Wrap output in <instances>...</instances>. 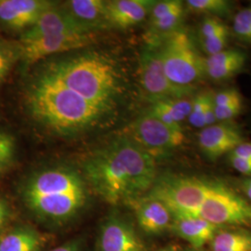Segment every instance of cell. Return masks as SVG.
I'll return each mask as SVG.
<instances>
[{
  "label": "cell",
  "mask_w": 251,
  "mask_h": 251,
  "mask_svg": "<svg viewBox=\"0 0 251 251\" xmlns=\"http://www.w3.org/2000/svg\"><path fill=\"white\" fill-rule=\"evenodd\" d=\"M84 178L106 203L131 204L150 191L156 179L152 153L127 136L118 138L90 155Z\"/></svg>",
  "instance_id": "6da1fadb"
},
{
  "label": "cell",
  "mask_w": 251,
  "mask_h": 251,
  "mask_svg": "<svg viewBox=\"0 0 251 251\" xmlns=\"http://www.w3.org/2000/svg\"><path fill=\"white\" fill-rule=\"evenodd\" d=\"M20 196L25 206L39 220L64 224L87 205V181L69 166L48 167L34 171L22 182Z\"/></svg>",
  "instance_id": "7a4b0ae2"
},
{
  "label": "cell",
  "mask_w": 251,
  "mask_h": 251,
  "mask_svg": "<svg viewBox=\"0 0 251 251\" xmlns=\"http://www.w3.org/2000/svg\"><path fill=\"white\" fill-rule=\"evenodd\" d=\"M25 100L35 120L61 134L93 127L109 111L69 90L47 69L30 82Z\"/></svg>",
  "instance_id": "3957f363"
},
{
  "label": "cell",
  "mask_w": 251,
  "mask_h": 251,
  "mask_svg": "<svg viewBox=\"0 0 251 251\" xmlns=\"http://www.w3.org/2000/svg\"><path fill=\"white\" fill-rule=\"evenodd\" d=\"M69 90L91 103L110 110L118 95L120 77L116 66L100 54H79L48 66Z\"/></svg>",
  "instance_id": "277c9868"
},
{
  "label": "cell",
  "mask_w": 251,
  "mask_h": 251,
  "mask_svg": "<svg viewBox=\"0 0 251 251\" xmlns=\"http://www.w3.org/2000/svg\"><path fill=\"white\" fill-rule=\"evenodd\" d=\"M211 182V179L194 176L165 175L155 179L146 197L160 201L172 217H199V208Z\"/></svg>",
  "instance_id": "5b68a950"
},
{
  "label": "cell",
  "mask_w": 251,
  "mask_h": 251,
  "mask_svg": "<svg viewBox=\"0 0 251 251\" xmlns=\"http://www.w3.org/2000/svg\"><path fill=\"white\" fill-rule=\"evenodd\" d=\"M159 50L165 73L175 85L193 87L206 75L205 59L186 31L179 28L173 32L162 41Z\"/></svg>",
  "instance_id": "8992f818"
},
{
  "label": "cell",
  "mask_w": 251,
  "mask_h": 251,
  "mask_svg": "<svg viewBox=\"0 0 251 251\" xmlns=\"http://www.w3.org/2000/svg\"><path fill=\"white\" fill-rule=\"evenodd\" d=\"M198 216L217 226L251 228V205L225 184L212 180Z\"/></svg>",
  "instance_id": "52a82bcc"
},
{
  "label": "cell",
  "mask_w": 251,
  "mask_h": 251,
  "mask_svg": "<svg viewBox=\"0 0 251 251\" xmlns=\"http://www.w3.org/2000/svg\"><path fill=\"white\" fill-rule=\"evenodd\" d=\"M140 70L143 88L151 101L186 98L194 90L193 87H180L169 79L163 67L159 46H145L140 58Z\"/></svg>",
  "instance_id": "ba28073f"
},
{
  "label": "cell",
  "mask_w": 251,
  "mask_h": 251,
  "mask_svg": "<svg viewBox=\"0 0 251 251\" xmlns=\"http://www.w3.org/2000/svg\"><path fill=\"white\" fill-rule=\"evenodd\" d=\"M127 137L150 153L170 151L181 145L184 141L182 128L166 125L149 113L132 123Z\"/></svg>",
  "instance_id": "9c48e42d"
},
{
  "label": "cell",
  "mask_w": 251,
  "mask_h": 251,
  "mask_svg": "<svg viewBox=\"0 0 251 251\" xmlns=\"http://www.w3.org/2000/svg\"><path fill=\"white\" fill-rule=\"evenodd\" d=\"M94 40V33L53 35L35 39H21L19 41L21 45V61L28 66L47 56L87 47Z\"/></svg>",
  "instance_id": "30bf717a"
},
{
  "label": "cell",
  "mask_w": 251,
  "mask_h": 251,
  "mask_svg": "<svg viewBox=\"0 0 251 251\" xmlns=\"http://www.w3.org/2000/svg\"><path fill=\"white\" fill-rule=\"evenodd\" d=\"M55 6L48 0H0V24L11 31H26L47 9Z\"/></svg>",
  "instance_id": "8fae6325"
},
{
  "label": "cell",
  "mask_w": 251,
  "mask_h": 251,
  "mask_svg": "<svg viewBox=\"0 0 251 251\" xmlns=\"http://www.w3.org/2000/svg\"><path fill=\"white\" fill-rule=\"evenodd\" d=\"M100 251H146L132 226L118 216L103 222L98 237Z\"/></svg>",
  "instance_id": "7c38bea8"
},
{
  "label": "cell",
  "mask_w": 251,
  "mask_h": 251,
  "mask_svg": "<svg viewBox=\"0 0 251 251\" xmlns=\"http://www.w3.org/2000/svg\"><path fill=\"white\" fill-rule=\"evenodd\" d=\"M183 11V3L179 0L155 1L149 14L147 45L160 46L167 36L178 30Z\"/></svg>",
  "instance_id": "4fadbf2b"
},
{
  "label": "cell",
  "mask_w": 251,
  "mask_h": 251,
  "mask_svg": "<svg viewBox=\"0 0 251 251\" xmlns=\"http://www.w3.org/2000/svg\"><path fill=\"white\" fill-rule=\"evenodd\" d=\"M198 143L206 157L215 160L242 144L243 137L236 126L220 123L204 127L198 136Z\"/></svg>",
  "instance_id": "5bb4252c"
},
{
  "label": "cell",
  "mask_w": 251,
  "mask_h": 251,
  "mask_svg": "<svg viewBox=\"0 0 251 251\" xmlns=\"http://www.w3.org/2000/svg\"><path fill=\"white\" fill-rule=\"evenodd\" d=\"M77 33H90L80 26L63 9L56 5L45 12L36 24L22 35L21 39H35L42 36L66 35Z\"/></svg>",
  "instance_id": "9a60e30c"
},
{
  "label": "cell",
  "mask_w": 251,
  "mask_h": 251,
  "mask_svg": "<svg viewBox=\"0 0 251 251\" xmlns=\"http://www.w3.org/2000/svg\"><path fill=\"white\" fill-rule=\"evenodd\" d=\"M154 3L152 0L106 1L108 24L121 29L137 25L150 14Z\"/></svg>",
  "instance_id": "2e32d148"
},
{
  "label": "cell",
  "mask_w": 251,
  "mask_h": 251,
  "mask_svg": "<svg viewBox=\"0 0 251 251\" xmlns=\"http://www.w3.org/2000/svg\"><path fill=\"white\" fill-rule=\"evenodd\" d=\"M129 205L134 207L138 224L145 233H161L171 229L172 214L160 201L144 196Z\"/></svg>",
  "instance_id": "e0dca14e"
},
{
  "label": "cell",
  "mask_w": 251,
  "mask_h": 251,
  "mask_svg": "<svg viewBox=\"0 0 251 251\" xmlns=\"http://www.w3.org/2000/svg\"><path fill=\"white\" fill-rule=\"evenodd\" d=\"M80 26L90 33L110 27L106 14V1L70 0L63 8Z\"/></svg>",
  "instance_id": "ac0fdd59"
},
{
  "label": "cell",
  "mask_w": 251,
  "mask_h": 251,
  "mask_svg": "<svg viewBox=\"0 0 251 251\" xmlns=\"http://www.w3.org/2000/svg\"><path fill=\"white\" fill-rule=\"evenodd\" d=\"M220 227L200 217H172L171 229L179 237L190 243L193 249L201 250L211 242Z\"/></svg>",
  "instance_id": "d6986e66"
},
{
  "label": "cell",
  "mask_w": 251,
  "mask_h": 251,
  "mask_svg": "<svg viewBox=\"0 0 251 251\" xmlns=\"http://www.w3.org/2000/svg\"><path fill=\"white\" fill-rule=\"evenodd\" d=\"M43 235L30 225H17L0 233V251H40Z\"/></svg>",
  "instance_id": "ffe728a7"
},
{
  "label": "cell",
  "mask_w": 251,
  "mask_h": 251,
  "mask_svg": "<svg viewBox=\"0 0 251 251\" xmlns=\"http://www.w3.org/2000/svg\"><path fill=\"white\" fill-rule=\"evenodd\" d=\"M245 63L246 55L242 51L225 50L205 59L206 75L213 80H225L239 72Z\"/></svg>",
  "instance_id": "44dd1931"
},
{
  "label": "cell",
  "mask_w": 251,
  "mask_h": 251,
  "mask_svg": "<svg viewBox=\"0 0 251 251\" xmlns=\"http://www.w3.org/2000/svg\"><path fill=\"white\" fill-rule=\"evenodd\" d=\"M192 109V100L187 98L157 100L152 101L147 113L159 119L166 125L181 128L180 123L188 118Z\"/></svg>",
  "instance_id": "7402d4cb"
},
{
  "label": "cell",
  "mask_w": 251,
  "mask_h": 251,
  "mask_svg": "<svg viewBox=\"0 0 251 251\" xmlns=\"http://www.w3.org/2000/svg\"><path fill=\"white\" fill-rule=\"evenodd\" d=\"M229 36L228 27L214 17H206L200 26V42L208 56L225 50Z\"/></svg>",
  "instance_id": "603a6c76"
},
{
  "label": "cell",
  "mask_w": 251,
  "mask_h": 251,
  "mask_svg": "<svg viewBox=\"0 0 251 251\" xmlns=\"http://www.w3.org/2000/svg\"><path fill=\"white\" fill-rule=\"evenodd\" d=\"M212 251H251V230L220 229L210 242Z\"/></svg>",
  "instance_id": "cb8c5ba5"
},
{
  "label": "cell",
  "mask_w": 251,
  "mask_h": 251,
  "mask_svg": "<svg viewBox=\"0 0 251 251\" xmlns=\"http://www.w3.org/2000/svg\"><path fill=\"white\" fill-rule=\"evenodd\" d=\"M213 95L204 92L192 100V109L189 115V123L196 127H206L216 124L215 107Z\"/></svg>",
  "instance_id": "d4e9b609"
},
{
  "label": "cell",
  "mask_w": 251,
  "mask_h": 251,
  "mask_svg": "<svg viewBox=\"0 0 251 251\" xmlns=\"http://www.w3.org/2000/svg\"><path fill=\"white\" fill-rule=\"evenodd\" d=\"M19 60H21L20 43L0 37V86Z\"/></svg>",
  "instance_id": "484cf974"
},
{
  "label": "cell",
  "mask_w": 251,
  "mask_h": 251,
  "mask_svg": "<svg viewBox=\"0 0 251 251\" xmlns=\"http://www.w3.org/2000/svg\"><path fill=\"white\" fill-rule=\"evenodd\" d=\"M16 155V141L8 131L0 130V177L12 167Z\"/></svg>",
  "instance_id": "4316f807"
},
{
  "label": "cell",
  "mask_w": 251,
  "mask_h": 251,
  "mask_svg": "<svg viewBox=\"0 0 251 251\" xmlns=\"http://www.w3.org/2000/svg\"><path fill=\"white\" fill-rule=\"evenodd\" d=\"M185 3L193 11L220 16L229 14L232 6L231 3L226 0H188Z\"/></svg>",
  "instance_id": "83f0119b"
},
{
  "label": "cell",
  "mask_w": 251,
  "mask_h": 251,
  "mask_svg": "<svg viewBox=\"0 0 251 251\" xmlns=\"http://www.w3.org/2000/svg\"><path fill=\"white\" fill-rule=\"evenodd\" d=\"M234 34L243 41L251 42V9H242L233 20Z\"/></svg>",
  "instance_id": "f1b7e54d"
},
{
  "label": "cell",
  "mask_w": 251,
  "mask_h": 251,
  "mask_svg": "<svg viewBox=\"0 0 251 251\" xmlns=\"http://www.w3.org/2000/svg\"><path fill=\"white\" fill-rule=\"evenodd\" d=\"M215 107V106H214ZM243 108V100H236L232 103H229L225 106L215 107V116L217 122H226L228 120H231L235 117H237Z\"/></svg>",
  "instance_id": "f546056e"
},
{
  "label": "cell",
  "mask_w": 251,
  "mask_h": 251,
  "mask_svg": "<svg viewBox=\"0 0 251 251\" xmlns=\"http://www.w3.org/2000/svg\"><path fill=\"white\" fill-rule=\"evenodd\" d=\"M240 93L235 90V89H229V90H223L219 93H217L215 96L213 97L214 100V106L215 107H220V106H225L229 103H232L235 101L236 100L241 99Z\"/></svg>",
  "instance_id": "4dcf8cb0"
},
{
  "label": "cell",
  "mask_w": 251,
  "mask_h": 251,
  "mask_svg": "<svg viewBox=\"0 0 251 251\" xmlns=\"http://www.w3.org/2000/svg\"><path fill=\"white\" fill-rule=\"evenodd\" d=\"M230 161L234 170L244 175L251 176V160L235 156L230 153Z\"/></svg>",
  "instance_id": "1f68e13d"
},
{
  "label": "cell",
  "mask_w": 251,
  "mask_h": 251,
  "mask_svg": "<svg viewBox=\"0 0 251 251\" xmlns=\"http://www.w3.org/2000/svg\"><path fill=\"white\" fill-rule=\"evenodd\" d=\"M11 215V209L9 202L0 197V233L3 232L6 225H8Z\"/></svg>",
  "instance_id": "d6a6232c"
},
{
  "label": "cell",
  "mask_w": 251,
  "mask_h": 251,
  "mask_svg": "<svg viewBox=\"0 0 251 251\" xmlns=\"http://www.w3.org/2000/svg\"><path fill=\"white\" fill-rule=\"evenodd\" d=\"M230 153L235 155V156H238V157H242V158L251 160V143H244L243 142L242 144H239L237 147H235Z\"/></svg>",
  "instance_id": "836d02e7"
},
{
  "label": "cell",
  "mask_w": 251,
  "mask_h": 251,
  "mask_svg": "<svg viewBox=\"0 0 251 251\" xmlns=\"http://www.w3.org/2000/svg\"><path fill=\"white\" fill-rule=\"evenodd\" d=\"M50 251H82L81 243L78 240H74L62 246H59Z\"/></svg>",
  "instance_id": "e575fe53"
},
{
  "label": "cell",
  "mask_w": 251,
  "mask_h": 251,
  "mask_svg": "<svg viewBox=\"0 0 251 251\" xmlns=\"http://www.w3.org/2000/svg\"><path fill=\"white\" fill-rule=\"evenodd\" d=\"M241 185H242V190L244 191L245 195H246L251 201V178L244 179Z\"/></svg>",
  "instance_id": "d590c367"
},
{
  "label": "cell",
  "mask_w": 251,
  "mask_h": 251,
  "mask_svg": "<svg viewBox=\"0 0 251 251\" xmlns=\"http://www.w3.org/2000/svg\"><path fill=\"white\" fill-rule=\"evenodd\" d=\"M179 251V249H178V247H176V246H168V247H166V248H164V249H162L160 251Z\"/></svg>",
  "instance_id": "8d00e7d4"
},
{
  "label": "cell",
  "mask_w": 251,
  "mask_h": 251,
  "mask_svg": "<svg viewBox=\"0 0 251 251\" xmlns=\"http://www.w3.org/2000/svg\"><path fill=\"white\" fill-rule=\"evenodd\" d=\"M202 251V250H196V249H190V250H187V251Z\"/></svg>",
  "instance_id": "74e56055"
},
{
  "label": "cell",
  "mask_w": 251,
  "mask_h": 251,
  "mask_svg": "<svg viewBox=\"0 0 251 251\" xmlns=\"http://www.w3.org/2000/svg\"></svg>",
  "instance_id": "f35d334b"
}]
</instances>
